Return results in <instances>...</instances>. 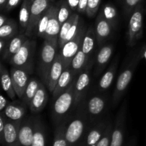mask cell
<instances>
[{
  "label": "cell",
  "instance_id": "cell-21",
  "mask_svg": "<svg viewBox=\"0 0 146 146\" xmlns=\"http://www.w3.org/2000/svg\"><path fill=\"white\" fill-rule=\"evenodd\" d=\"M21 123V122L11 121L5 118V146H20L19 133Z\"/></svg>",
  "mask_w": 146,
  "mask_h": 146
},
{
  "label": "cell",
  "instance_id": "cell-3",
  "mask_svg": "<svg viewBox=\"0 0 146 146\" xmlns=\"http://www.w3.org/2000/svg\"><path fill=\"white\" fill-rule=\"evenodd\" d=\"M76 77L67 90L54 99L51 109V118L55 127L66 122L72 113L75 112L74 85Z\"/></svg>",
  "mask_w": 146,
  "mask_h": 146
},
{
  "label": "cell",
  "instance_id": "cell-17",
  "mask_svg": "<svg viewBox=\"0 0 146 146\" xmlns=\"http://www.w3.org/2000/svg\"><path fill=\"white\" fill-rule=\"evenodd\" d=\"M64 70V66L62 58H61V54L58 53L49 70L48 76H47L46 84L48 90L51 93L54 91L57 81L61 76Z\"/></svg>",
  "mask_w": 146,
  "mask_h": 146
},
{
  "label": "cell",
  "instance_id": "cell-25",
  "mask_svg": "<svg viewBox=\"0 0 146 146\" xmlns=\"http://www.w3.org/2000/svg\"><path fill=\"white\" fill-rule=\"evenodd\" d=\"M96 44H97V39L95 29L94 27H89L84 35L81 49L90 59H91Z\"/></svg>",
  "mask_w": 146,
  "mask_h": 146
},
{
  "label": "cell",
  "instance_id": "cell-10",
  "mask_svg": "<svg viewBox=\"0 0 146 146\" xmlns=\"http://www.w3.org/2000/svg\"><path fill=\"white\" fill-rule=\"evenodd\" d=\"M126 115L127 101H124L115 117L110 146H123L126 128Z\"/></svg>",
  "mask_w": 146,
  "mask_h": 146
},
{
  "label": "cell",
  "instance_id": "cell-28",
  "mask_svg": "<svg viewBox=\"0 0 146 146\" xmlns=\"http://www.w3.org/2000/svg\"><path fill=\"white\" fill-rule=\"evenodd\" d=\"M92 61V60L90 59L84 53V51L81 49L77 52L75 56L72 59V61L71 63V65L69 67H71V69L77 74H80L88 66V64Z\"/></svg>",
  "mask_w": 146,
  "mask_h": 146
},
{
  "label": "cell",
  "instance_id": "cell-12",
  "mask_svg": "<svg viewBox=\"0 0 146 146\" xmlns=\"http://www.w3.org/2000/svg\"><path fill=\"white\" fill-rule=\"evenodd\" d=\"M13 86L17 96L21 99L30 80L29 74L21 68L11 67L10 70Z\"/></svg>",
  "mask_w": 146,
  "mask_h": 146
},
{
  "label": "cell",
  "instance_id": "cell-14",
  "mask_svg": "<svg viewBox=\"0 0 146 146\" xmlns=\"http://www.w3.org/2000/svg\"><path fill=\"white\" fill-rule=\"evenodd\" d=\"M35 117L24 118L21 121L19 133L20 146H32L34 139Z\"/></svg>",
  "mask_w": 146,
  "mask_h": 146
},
{
  "label": "cell",
  "instance_id": "cell-46",
  "mask_svg": "<svg viewBox=\"0 0 146 146\" xmlns=\"http://www.w3.org/2000/svg\"><path fill=\"white\" fill-rule=\"evenodd\" d=\"M8 19L9 18H7L4 14H0V27H2V26L8 21Z\"/></svg>",
  "mask_w": 146,
  "mask_h": 146
},
{
  "label": "cell",
  "instance_id": "cell-1",
  "mask_svg": "<svg viewBox=\"0 0 146 146\" xmlns=\"http://www.w3.org/2000/svg\"><path fill=\"white\" fill-rule=\"evenodd\" d=\"M65 125V135L68 146H78L84 142L90 128L93 125L81 106L77 107Z\"/></svg>",
  "mask_w": 146,
  "mask_h": 146
},
{
  "label": "cell",
  "instance_id": "cell-18",
  "mask_svg": "<svg viewBox=\"0 0 146 146\" xmlns=\"http://www.w3.org/2000/svg\"><path fill=\"white\" fill-rule=\"evenodd\" d=\"M27 106L23 102H9L5 109L1 112L7 119L15 122H21L26 114Z\"/></svg>",
  "mask_w": 146,
  "mask_h": 146
},
{
  "label": "cell",
  "instance_id": "cell-31",
  "mask_svg": "<svg viewBox=\"0 0 146 146\" xmlns=\"http://www.w3.org/2000/svg\"><path fill=\"white\" fill-rule=\"evenodd\" d=\"M40 84H41V83L36 78H30L28 85H27L25 91H24V94L23 95L22 98L21 99L22 101V102L27 106H29L31 100L33 99L35 94H36L38 88H39Z\"/></svg>",
  "mask_w": 146,
  "mask_h": 146
},
{
  "label": "cell",
  "instance_id": "cell-50",
  "mask_svg": "<svg viewBox=\"0 0 146 146\" xmlns=\"http://www.w3.org/2000/svg\"><path fill=\"white\" fill-rule=\"evenodd\" d=\"M78 146H86V143H85V141H84V142H83V143H81L80 144V145H78Z\"/></svg>",
  "mask_w": 146,
  "mask_h": 146
},
{
  "label": "cell",
  "instance_id": "cell-36",
  "mask_svg": "<svg viewBox=\"0 0 146 146\" xmlns=\"http://www.w3.org/2000/svg\"><path fill=\"white\" fill-rule=\"evenodd\" d=\"M65 123L55 127L53 146H68L65 135Z\"/></svg>",
  "mask_w": 146,
  "mask_h": 146
},
{
  "label": "cell",
  "instance_id": "cell-13",
  "mask_svg": "<svg viewBox=\"0 0 146 146\" xmlns=\"http://www.w3.org/2000/svg\"><path fill=\"white\" fill-rule=\"evenodd\" d=\"M94 29H95L96 35L97 44L98 46H102L111 36L114 28L104 18L102 13L100 11L96 20Z\"/></svg>",
  "mask_w": 146,
  "mask_h": 146
},
{
  "label": "cell",
  "instance_id": "cell-8",
  "mask_svg": "<svg viewBox=\"0 0 146 146\" xmlns=\"http://www.w3.org/2000/svg\"><path fill=\"white\" fill-rule=\"evenodd\" d=\"M86 30L84 22L80 21V27L76 35L72 39L66 42L61 48L59 54H61L62 58L64 69L70 66L74 57L81 48L83 39Z\"/></svg>",
  "mask_w": 146,
  "mask_h": 146
},
{
  "label": "cell",
  "instance_id": "cell-9",
  "mask_svg": "<svg viewBox=\"0 0 146 146\" xmlns=\"http://www.w3.org/2000/svg\"><path fill=\"white\" fill-rule=\"evenodd\" d=\"M94 60L88 64V66L80 73L76 77L74 85V96H75L76 109L87 97L90 83H91V69L93 67Z\"/></svg>",
  "mask_w": 146,
  "mask_h": 146
},
{
  "label": "cell",
  "instance_id": "cell-39",
  "mask_svg": "<svg viewBox=\"0 0 146 146\" xmlns=\"http://www.w3.org/2000/svg\"><path fill=\"white\" fill-rule=\"evenodd\" d=\"M101 2V0H88L86 14L88 17H94L98 11Z\"/></svg>",
  "mask_w": 146,
  "mask_h": 146
},
{
  "label": "cell",
  "instance_id": "cell-5",
  "mask_svg": "<svg viewBox=\"0 0 146 146\" xmlns=\"http://www.w3.org/2000/svg\"><path fill=\"white\" fill-rule=\"evenodd\" d=\"M36 41L29 38L21 49L8 61L11 66L21 68L32 74L34 71V56L35 53Z\"/></svg>",
  "mask_w": 146,
  "mask_h": 146
},
{
  "label": "cell",
  "instance_id": "cell-41",
  "mask_svg": "<svg viewBox=\"0 0 146 146\" xmlns=\"http://www.w3.org/2000/svg\"><path fill=\"white\" fill-rule=\"evenodd\" d=\"M21 1V0H8L7 5H6L5 11H10L12 9H14L15 7H17Z\"/></svg>",
  "mask_w": 146,
  "mask_h": 146
},
{
  "label": "cell",
  "instance_id": "cell-48",
  "mask_svg": "<svg viewBox=\"0 0 146 146\" xmlns=\"http://www.w3.org/2000/svg\"><path fill=\"white\" fill-rule=\"evenodd\" d=\"M8 0H0V8L2 10H5L6 5H7V3Z\"/></svg>",
  "mask_w": 146,
  "mask_h": 146
},
{
  "label": "cell",
  "instance_id": "cell-32",
  "mask_svg": "<svg viewBox=\"0 0 146 146\" xmlns=\"http://www.w3.org/2000/svg\"><path fill=\"white\" fill-rule=\"evenodd\" d=\"M53 5H50L49 7L46 9V11L44 13L42 17H41L40 20L37 24L35 30V34L38 36L41 37L44 39L45 38L46 31L47 27H48V21H49L50 17H51V12H52Z\"/></svg>",
  "mask_w": 146,
  "mask_h": 146
},
{
  "label": "cell",
  "instance_id": "cell-6",
  "mask_svg": "<svg viewBox=\"0 0 146 146\" xmlns=\"http://www.w3.org/2000/svg\"><path fill=\"white\" fill-rule=\"evenodd\" d=\"M145 8L143 2L138 4L128 19L127 44L133 47L143 35V18Z\"/></svg>",
  "mask_w": 146,
  "mask_h": 146
},
{
  "label": "cell",
  "instance_id": "cell-38",
  "mask_svg": "<svg viewBox=\"0 0 146 146\" xmlns=\"http://www.w3.org/2000/svg\"><path fill=\"white\" fill-rule=\"evenodd\" d=\"M113 128V124L111 121L107 126L104 133L103 134L102 137L97 143V146H110L111 142Z\"/></svg>",
  "mask_w": 146,
  "mask_h": 146
},
{
  "label": "cell",
  "instance_id": "cell-16",
  "mask_svg": "<svg viewBox=\"0 0 146 146\" xmlns=\"http://www.w3.org/2000/svg\"><path fill=\"white\" fill-rule=\"evenodd\" d=\"M111 120L108 118H104L96 123L90 128L85 139L86 146L97 145V143L105 132Z\"/></svg>",
  "mask_w": 146,
  "mask_h": 146
},
{
  "label": "cell",
  "instance_id": "cell-53",
  "mask_svg": "<svg viewBox=\"0 0 146 146\" xmlns=\"http://www.w3.org/2000/svg\"><path fill=\"white\" fill-rule=\"evenodd\" d=\"M118 1H121V0H118Z\"/></svg>",
  "mask_w": 146,
  "mask_h": 146
},
{
  "label": "cell",
  "instance_id": "cell-52",
  "mask_svg": "<svg viewBox=\"0 0 146 146\" xmlns=\"http://www.w3.org/2000/svg\"><path fill=\"white\" fill-rule=\"evenodd\" d=\"M145 12L146 13V7H145Z\"/></svg>",
  "mask_w": 146,
  "mask_h": 146
},
{
  "label": "cell",
  "instance_id": "cell-34",
  "mask_svg": "<svg viewBox=\"0 0 146 146\" xmlns=\"http://www.w3.org/2000/svg\"><path fill=\"white\" fill-rule=\"evenodd\" d=\"M78 14H76V13H73L72 15L64 23V24L61 25V29H60V33L59 35H58V47L61 49L63 47V46L64 45L66 41V37L67 34H68V31L71 29V26L74 24V21H75L76 18V16Z\"/></svg>",
  "mask_w": 146,
  "mask_h": 146
},
{
  "label": "cell",
  "instance_id": "cell-4",
  "mask_svg": "<svg viewBox=\"0 0 146 146\" xmlns=\"http://www.w3.org/2000/svg\"><path fill=\"white\" fill-rule=\"evenodd\" d=\"M107 103V96L103 94H96L86 97L78 106L82 107L91 123L94 125L104 118V115L106 111Z\"/></svg>",
  "mask_w": 146,
  "mask_h": 146
},
{
  "label": "cell",
  "instance_id": "cell-44",
  "mask_svg": "<svg viewBox=\"0 0 146 146\" xmlns=\"http://www.w3.org/2000/svg\"><path fill=\"white\" fill-rule=\"evenodd\" d=\"M66 1H67L68 6L73 11H77L78 4H79V0H66Z\"/></svg>",
  "mask_w": 146,
  "mask_h": 146
},
{
  "label": "cell",
  "instance_id": "cell-42",
  "mask_svg": "<svg viewBox=\"0 0 146 146\" xmlns=\"http://www.w3.org/2000/svg\"><path fill=\"white\" fill-rule=\"evenodd\" d=\"M88 0H79V4H78L77 11L82 14H86L87 8V4H88Z\"/></svg>",
  "mask_w": 146,
  "mask_h": 146
},
{
  "label": "cell",
  "instance_id": "cell-7",
  "mask_svg": "<svg viewBox=\"0 0 146 146\" xmlns=\"http://www.w3.org/2000/svg\"><path fill=\"white\" fill-rule=\"evenodd\" d=\"M58 44V39L47 40L44 39L41 54H40L39 63H38V71L41 76L42 82L46 84L47 76L51 68V65L57 55V48Z\"/></svg>",
  "mask_w": 146,
  "mask_h": 146
},
{
  "label": "cell",
  "instance_id": "cell-54",
  "mask_svg": "<svg viewBox=\"0 0 146 146\" xmlns=\"http://www.w3.org/2000/svg\"><path fill=\"white\" fill-rule=\"evenodd\" d=\"M31 1H34V0H31Z\"/></svg>",
  "mask_w": 146,
  "mask_h": 146
},
{
  "label": "cell",
  "instance_id": "cell-2",
  "mask_svg": "<svg viewBox=\"0 0 146 146\" xmlns=\"http://www.w3.org/2000/svg\"><path fill=\"white\" fill-rule=\"evenodd\" d=\"M142 58L140 48H135L133 51H131L128 55L126 59L125 60L121 74L118 76L115 83L111 101L113 107H115L119 104L121 98L124 95L132 80L137 66Z\"/></svg>",
  "mask_w": 146,
  "mask_h": 146
},
{
  "label": "cell",
  "instance_id": "cell-33",
  "mask_svg": "<svg viewBox=\"0 0 146 146\" xmlns=\"http://www.w3.org/2000/svg\"><path fill=\"white\" fill-rule=\"evenodd\" d=\"M100 11L102 13L104 18L115 28L118 24V12L115 6L111 3H107L104 4Z\"/></svg>",
  "mask_w": 146,
  "mask_h": 146
},
{
  "label": "cell",
  "instance_id": "cell-30",
  "mask_svg": "<svg viewBox=\"0 0 146 146\" xmlns=\"http://www.w3.org/2000/svg\"><path fill=\"white\" fill-rule=\"evenodd\" d=\"M19 34L17 21L12 19H9L8 21L0 27V38L5 40H10Z\"/></svg>",
  "mask_w": 146,
  "mask_h": 146
},
{
  "label": "cell",
  "instance_id": "cell-37",
  "mask_svg": "<svg viewBox=\"0 0 146 146\" xmlns=\"http://www.w3.org/2000/svg\"><path fill=\"white\" fill-rule=\"evenodd\" d=\"M141 2H143V0H121L123 11L125 18L129 19L134 9Z\"/></svg>",
  "mask_w": 146,
  "mask_h": 146
},
{
  "label": "cell",
  "instance_id": "cell-45",
  "mask_svg": "<svg viewBox=\"0 0 146 146\" xmlns=\"http://www.w3.org/2000/svg\"><path fill=\"white\" fill-rule=\"evenodd\" d=\"M9 104V101L4 96H0V111H1V112H2V111L5 109L6 107L8 106Z\"/></svg>",
  "mask_w": 146,
  "mask_h": 146
},
{
  "label": "cell",
  "instance_id": "cell-24",
  "mask_svg": "<svg viewBox=\"0 0 146 146\" xmlns=\"http://www.w3.org/2000/svg\"><path fill=\"white\" fill-rule=\"evenodd\" d=\"M61 27V26L58 21V15H57V7L56 5H53L52 12H51L48 27H47L44 39H58Z\"/></svg>",
  "mask_w": 146,
  "mask_h": 146
},
{
  "label": "cell",
  "instance_id": "cell-15",
  "mask_svg": "<svg viewBox=\"0 0 146 146\" xmlns=\"http://www.w3.org/2000/svg\"><path fill=\"white\" fill-rule=\"evenodd\" d=\"M113 45L111 44H105L101 46V48L98 50L95 58V71L94 76L100 75L103 71L106 68L107 64L111 60L113 54Z\"/></svg>",
  "mask_w": 146,
  "mask_h": 146
},
{
  "label": "cell",
  "instance_id": "cell-43",
  "mask_svg": "<svg viewBox=\"0 0 146 146\" xmlns=\"http://www.w3.org/2000/svg\"><path fill=\"white\" fill-rule=\"evenodd\" d=\"M9 43V40H5L4 38H0V54H1V56L4 55L5 51H7Z\"/></svg>",
  "mask_w": 146,
  "mask_h": 146
},
{
  "label": "cell",
  "instance_id": "cell-23",
  "mask_svg": "<svg viewBox=\"0 0 146 146\" xmlns=\"http://www.w3.org/2000/svg\"><path fill=\"white\" fill-rule=\"evenodd\" d=\"M28 38L29 37L25 34H22V33H19L18 35L11 38L9 43L7 51H5L4 55L1 56L2 61H8L13 56L15 55L21 49Z\"/></svg>",
  "mask_w": 146,
  "mask_h": 146
},
{
  "label": "cell",
  "instance_id": "cell-27",
  "mask_svg": "<svg viewBox=\"0 0 146 146\" xmlns=\"http://www.w3.org/2000/svg\"><path fill=\"white\" fill-rule=\"evenodd\" d=\"M31 0H23L19 14V21L20 25V32L25 34L26 30L29 22L30 14H31Z\"/></svg>",
  "mask_w": 146,
  "mask_h": 146
},
{
  "label": "cell",
  "instance_id": "cell-51",
  "mask_svg": "<svg viewBox=\"0 0 146 146\" xmlns=\"http://www.w3.org/2000/svg\"><path fill=\"white\" fill-rule=\"evenodd\" d=\"M126 146H131V143H130V142L128 143V145H127Z\"/></svg>",
  "mask_w": 146,
  "mask_h": 146
},
{
  "label": "cell",
  "instance_id": "cell-35",
  "mask_svg": "<svg viewBox=\"0 0 146 146\" xmlns=\"http://www.w3.org/2000/svg\"><path fill=\"white\" fill-rule=\"evenodd\" d=\"M57 15L61 26L72 15V10L66 0L60 1L56 4Z\"/></svg>",
  "mask_w": 146,
  "mask_h": 146
},
{
  "label": "cell",
  "instance_id": "cell-47",
  "mask_svg": "<svg viewBox=\"0 0 146 146\" xmlns=\"http://www.w3.org/2000/svg\"><path fill=\"white\" fill-rule=\"evenodd\" d=\"M141 54L143 58H145L146 61V45H143L140 48Z\"/></svg>",
  "mask_w": 146,
  "mask_h": 146
},
{
  "label": "cell",
  "instance_id": "cell-22",
  "mask_svg": "<svg viewBox=\"0 0 146 146\" xmlns=\"http://www.w3.org/2000/svg\"><path fill=\"white\" fill-rule=\"evenodd\" d=\"M48 101V94L45 86L41 83L40 86L35 94L33 99L31 100L29 105V109L32 113H38L42 111L46 106Z\"/></svg>",
  "mask_w": 146,
  "mask_h": 146
},
{
  "label": "cell",
  "instance_id": "cell-19",
  "mask_svg": "<svg viewBox=\"0 0 146 146\" xmlns=\"http://www.w3.org/2000/svg\"><path fill=\"white\" fill-rule=\"evenodd\" d=\"M118 64V56H117L115 59L113 61L110 66L106 70L104 75L101 77L97 86V89L100 93H103L104 91L109 89L110 87L113 83L115 80V74H116L117 68Z\"/></svg>",
  "mask_w": 146,
  "mask_h": 146
},
{
  "label": "cell",
  "instance_id": "cell-26",
  "mask_svg": "<svg viewBox=\"0 0 146 146\" xmlns=\"http://www.w3.org/2000/svg\"><path fill=\"white\" fill-rule=\"evenodd\" d=\"M0 74H1V82L3 90L10 98L14 99L17 94H16L14 86H13L11 74L10 73H9L7 68L2 62L1 63V65H0Z\"/></svg>",
  "mask_w": 146,
  "mask_h": 146
},
{
  "label": "cell",
  "instance_id": "cell-20",
  "mask_svg": "<svg viewBox=\"0 0 146 146\" xmlns=\"http://www.w3.org/2000/svg\"><path fill=\"white\" fill-rule=\"evenodd\" d=\"M77 76L78 75L71 69V67H68L64 70L61 76L57 81L54 91L52 92L54 99L59 96L66 90H67V88L70 86L71 83Z\"/></svg>",
  "mask_w": 146,
  "mask_h": 146
},
{
  "label": "cell",
  "instance_id": "cell-40",
  "mask_svg": "<svg viewBox=\"0 0 146 146\" xmlns=\"http://www.w3.org/2000/svg\"><path fill=\"white\" fill-rule=\"evenodd\" d=\"M4 134H5V118L1 113L0 114V143L3 146H5Z\"/></svg>",
  "mask_w": 146,
  "mask_h": 146
},
{
  "label": "cell",
  "instance_id": "cell-49",
  "mask_svg": "<svg viewBox=\"0 0 146 146\" xmlns=\"http://www.w3.org/2000/svg\"><path fill=\"white\" fill-rule=\"evenodd\" d=\"M130 143H131V146H136V144H137L136 138H135V137L133 138L130 141Z\"/></svg>",
  "mask_w": 146,
  "mask_h": 146
},
{
  "label": "cell",
  "instance_id": "cell-11",
  "mask_svg": "<svg viewBox=\"0 0 146 146\" xmlns=\"http://www.w3.org/2000/svg\"><path fill=\"white\" fill-rule=\"evenodd\" d=\"M49 1L50 0H34L31 3L29 22L25 32L29 38H31L35 34L36 27L38 21L51 5Z\"/></svg>",
  "mask_w": 146,
  "mask_h": 146
},
{
  "label": "cell",
  "instance_id": "cell-29",
  "mask_svg": "<svg viewBox=\"0 0 146 146\" xmlns=\"http://www.w3.org/2000/svg\"><path fill=\"white\" fill-rule=\"evenodd\" d=\"M32 146H46L45 127L39 116L35 117V125H34Z\"/></svg>",
  "mask_w": 146,
  "mask_h": 146
}]
</instances>
